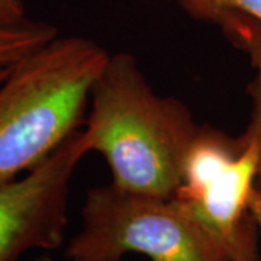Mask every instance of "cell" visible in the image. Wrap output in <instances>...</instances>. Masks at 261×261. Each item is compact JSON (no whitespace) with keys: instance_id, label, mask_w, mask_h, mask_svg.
I'll return each mask as SVG.
<instances>
[{"instance_id":"ba28073f","label":"cell","mask_w":261,"mask_h":261,"mask_svg":"<svg viewBox=\"0 0 261 261\" xmlns=\"http://www.w3.org/2000/svg\"><path fill=\"white\" fill-rule=\"evenodd\" d=\"M187 16L216 23L226 13H243L261 22V0H176Z\"/></svg>"},{"instance_id":"277c9868","label":"cell","mask_w":261,"mask_h":261,"mask_svg":"<svg viewBox=\"0 0 261 261\" xmlns=\"http://www.w3.org/2000/svg\"><path fill=\"white\" fill-rule=\"evenodd\" d=\"M258 170L257 148L214 126H199L183 161L174 199L219 240L233 260L254 225L250 199Z\"/></svg>"},{"instance_id":"5b68a950","label":"cell","mask_w":261,"mask_h":261,"mask_svg":"<svg viewBox=\"0 0 261 261\" xmlns=\"http://www.w3.org/2000/svg\"><path fill=\"white\" fill-rule=\"evenodd\" d=\"M89 152L86 132L77 129L37 167L0 183V261L63 245L70 185Z\"/></svg>"},{"instance_id":"3957f363","label":"cell","mask_w":261,"mask_h":261,"mask_svg":"<svg viewBox=\"0 0 261 261\" xmlns=\"http://www.w3.org/2000/svg\"><path fill=\"white\" fill-rule=\"evenodd\" d=\"M138 252L149 261H233L232 254L174 197L93 187L82 225L70 241V261H121Z\"/></svg>"},{"instance_id":"7a4b0ae2","label":"cell","mask_w":261,"mask_h":261,"mask_svg":"<svg viewBox=\"0 0 261 261\" xmlns=\"http://www.w3.org/2000/svg\"><path fill=\"white\" fill-rule=\"evenodd\" d=\"M109 53L83 37H57L0 83V183L47 160L80 129Z\"/></svg>"},{"instance_id":"52a82bcc","label":"cell","mask_w":261,"mask_h":261,"mask_svg":"<svg viewBox=\"0 0 261 261\" xmlns=\"http://www.w3.org/2000/svg\"><path fill=\"white\" fill-rule=\"evenodd\" d=\"M57 37V27L44 20L0 23V71L13 68Z\"/></svg>"},{"instance_id":"8fae6325","label":"cell","mask_w":261,"mask_h":261,"mask_svg":"<svg viewBox=\"0 0 261 261\" xmlns=\"http://www.w3.org/2000/svg\"><path fill=\"white\" fill-rule=\"evenodd\" d=\"M250 215L258 228V232L261 233V193L257 189H254L250 199Z\"/></svg>"},{"instance_id":"9c48e42d","label":"cell","mask_w":261,"mask_h":261,"mask_svg":"<svg viewBox=\"0 0 261 261\" xmlns=\"http://www.w3.org/2000/svg\"><path fill=\"white\" fill-rule=\"evenodd\" d=\"M28 19L23 0H0V23H16Z\"/></svg>"},{"instance_id":"7c38bea8","label":"cell","mask_w":261,"mask_h":261,"mask_svg":"<svg viewBox=\"0 0 261 261\" xmlns=\"http://www.w3.org/2000/svg\"><path fill=\"white\" fill-rule=\"evenodd\" d=\"M10 70H12V68H10ZM10 70H3V71H0V83L8 77V74L10 73Z\"/></svg>"},{"instance_id":"8992f818","label":"cell","mask_w":261,"mask_h":261,"mask_svg":"<svg viewBox=\"0 0 261 261\" xmlns=\"http://www.w3.org/2000/svg\"><path fill=\"white\" fill-rule=\"evenodd\" d=\"M215 25L232 47L247 56L252 68V79L247 87L251 100V115L243 135L257 148L258 170L255 189L261 193V22L243 13H226Z\"/></svg>"},{"instance_id":"6da1fadb","label":"cell","mask_w":261,"mask_h":261,"mask_svg":"<svg viewBox=\"0 0 261 261\" xmlns=\"http://www.w3.org/2000/svg\"><path fill=\"white\" fill-rule=\"evenodd\" d=\"M84 121L90 151L106 160L112 185L173 197L199 125L185 103L160 96L128 53L109 54L90 92Z\"/></svg>"},{"instance_id":"4fadbf2b","label":"cell","mask_w":261,"mask_h":261,"mask_svg":"<svg viewBox=\"0 0 261 261\" xmlns=\"http://www.w3.org/2000/svg\"><path fill=\"white\" fill-rule=\"evenodd\" d=\"M35 261H54V260H53L49 255H45V254H44V255H39Z\"/></svg>"},{"instance_id":"30bf717a","label":"cell","mask_w":261,"mask_h":261,"mask_svg":"<svg viewBox=\"0 0 261 261\" xmlns=\"http://www.w3.org/2000/svg\"><path fill=\"white\" fill-rule=\"evenodd\" d=\"M258 228L254 222L251 231L248 232L245 241H244L243 248L237 254L233 261H261L260 251H258Z\"/></svg>"}]
</instances>
